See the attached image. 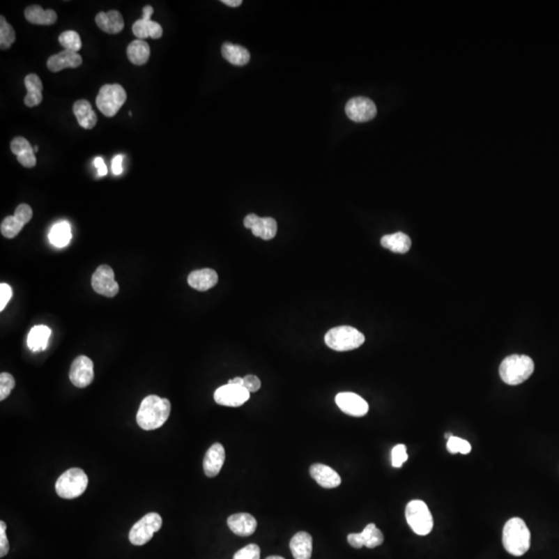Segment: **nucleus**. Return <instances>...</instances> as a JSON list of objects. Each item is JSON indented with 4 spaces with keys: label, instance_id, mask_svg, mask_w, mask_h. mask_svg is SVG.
Segmentation results:
<instances>
[{
    "label": "nucleus",
    "instance_id": "f257e3e1",
    "mask_svg": "<svg viewBox=\"0 0 559 559\" xmlns=\"http://www.w3.org/2000/svg\"><path fill=\"white\" fill-rule=\"evenodd\" d=\"M170 413L171 403L168 399L151 395L145 397L141 402L136 420L138 426L143 430H157L167 422Z\"/></svg>",
    "mask_w": 559,
    "mask_h": 559
},
{
    "label": "nucleus",
    "instance_id": "f03ea898",
    "mask_svg": "<svg viewBox=\"0 0 559 559\" xmlns=\"http://www.w3.org/2000/svg\"><path fill=\"white\" fill-rule=\"evenodd\" d=\"M530 531L521 518H512L503 530V544L511 556H522L530 548Z\"/></svg>",
    "mask_w": 559,
    "mask_h": 559
},
{
    "label": "nucleus",
    "instance_id": "7ed1b4c3",
    "mask_svg": "<svg viewBox=\"0 0 559 559\" xmlns=\"http://www.w3.org/2000/svg\"><path fill=\"white\" fill-rule=\"evenodd\" d=\"M535 371V362L529 356L514 354L503 360L499 367V375L503 383L518 385L526 381Z\"/></svg>",
    "mask_w": 559,
    "mask_h": 559
},
{
    "label": "nucleus",
    "instance_id": "20e7f679",
    "mask_svg": "<svg viewBox=\"0 0 559 559\" xmlns=\"http://www.w3.org/2000/svg\"><path fill=\"white\" fill-rule=\"evenodd\" d=\"M326 344L336 351H350L362 346L365 336L352 326H338L326 332L324 337Z\"/></svg>",
    "mask_w": 559,
    "mask_h": 559
},
{
    "label": "nucleus",
    "instance_id": "39448f33",
    "mask_svg": "<svg viewBox=\"0 0 559 559\" xmlns=\"http://www.w3.org/2000/svg\"><path fill=\"white\" fill-rule=\"evenodd\" d=\"M89 486V477L81 468H70L57 480L55 490L63 499H74L81 496Z\"/></svg>",
    "mask_w": 559,
    "mask_h": 559
},
{
    "label": "nucleus",
    "instance_id": "423d86ee",
    "mask_svg": "<svg viewBox=\"0 0 559 559\" xmlns=\"http://www.w3.org/2000/svg\"><path fill=\"white\" fill-rule=\"evenodd\" d=\"M405 517L407 523L417 535H427L432 531L434 525L433 516L424 501L419 499L411 501L405 510Z\"/></svg>",
    "mask_w": 559,
    "mask_h": 559
},
{
    "label": "nucleus",
    "instance_id": "0eeeda50",
    "mask_svg": "<svg viewBox=\"0 0 559 559\" xmlns=\"http://www.w3.org/2000/svg\"><path fill=\"white\" fill-rule=\"evenodd\" d=\"M127 101V93L121 85L107 84L100 89L97 107L107 117H113Z\"/></svg>",
    "mask_w": 559,
    "mask_h": 559
},
{
    "label": "nucleus",
    "instance_id": "6e6552de",
    "mask_svg": "<svg viewBox=\"0 0 559 559\" xmlns=\"http://www.w3.org/2000/svg\"><path fill=\"white\" fill-rule=\"evenodd\" d=\"M163 520L158 513H148L134 524L129 533L130 542L134 546H143L153 539V535L161 529Z\"/></svg>",
    "mask_w": 559,
    "mask_h": 559
},
{
    "label": "nucleus",
    "instance_id": "1a4fd4ad",
    "mask_svg": "<svg viewBox=\"0 0 559 559\" xmlns=\"http://www.w3.org/2000/svg\"><path fill=\"white\" fill-rule=\"evenodd\" d=\"M91 286L97 293L107 298H114L119 291V286L115 281L114 272L106 264L100 266L93 273Z\"/></svg>",
    "mask_w": 559,
    "mask_h": 559
},
{
    "label": "nucleus",
    "instance_id": "9d476101",
    "mask_svg": "<svg viewBox=\"0 0 559 559\" xmlns=\"http://www.w3.org/2000/svg\"><path fill=\"white\" fill-rule=\"evenodd\" d=\"M213 398L222 406L240 407L249 400L250 392L244 386L227 383L215 390Z\"/></svg>",
    "mask_w": 559,
    "mask_h": 559
},
{
    "label": "nucleus",
    "instance_id": "9b49d317",
    "mask_svg": "<svg viewBox=\"0 0 559 559\" xmlns=\"http://www.w3.org/2000/svg\"><path fill=\"white\" fill-rule=\"evenodd\" d=\"M95 378L93 362L91 358L80 355L75 358L70 366V381L76 388H84L91 385Z\"/></svg>",
    "mask_w": 559,
    "mask_h": 559
},
{
    "label": "nucleus",
    "instance_id": "f8f14e48",
    "mask_svg": "<svg viewBox=\"0 0 559 559\" xmlns=\"http://www.w3.org/2000/svg\"><path fill=\"white\" fill-rule=\"evenodd\" d=\"M347 116L355 123H365L374 118L377 113L376 106L372 100L368 98L356 97L347 103Z\"/></svg>",
    "mask_w": 559,
    "mask_h": 559
},
{
    "label": "nucleus",
    "instance_id": "ddd939ff",
    "mask_svg": "<svg viewBox=\"0 0 559 559\" xmlns=\"http://www.w3.org/2000/svg\"><path fill=\"white\" fill-rule=\"evenodd\" d=\"M347 541H349V545L355 549H360L364 546L369 549H373L383 543L385 537L381 529L377 528L376 525L370 523L365 527L362 533H350L347 537Z\"/></svg>",
    "mask_w": 559,
    "mask_h": 559
},
{
    "label": "nucleus",
    "instance_id": "4468645a",
    "mask_svg": "<svg viewBox=\"0 0 559 559\" xmlns=\"http://www.w3.org/2000/svg\"><path fill=\"white\" fill-rule=\"evenodd\" d=\"M244 225L252 230L254 236L264 240H273L278 231L276 220L273 217H259L254 213L245 217Z\"/></svg>",
    "mask_w": 559,
    "mask_h": 559
},
{
    "label": "nucleus",
    "instance_id": "2eb2a0df",
    "mask_svg": "<svg viewBox=\"0 0 559 559\" xmlns=\"http://www.w3.org/2000/svg\"><path fill=\"white\" fill-rule=\"evenodd\" d=\"M153 14V8L146 6L143 8V18L136 21L133 25V33L139 40H145L147 38H160L163 36V29L159 23L151 20V15Z\"/></svg>",
    "mask_w": 559,
    "mask_h": 559
},
{
    "label": "nucleus",
    "instance_id": "dca6fc26",
    "mask_svg": "<svg viewBox=\"0 0 559 559\" xmlns=\"http://www.w3.org/2000/svg\"><path fill=\"white\" fill-rule=\"evenodd\" d=\"M335 400L339 408L351 417H364L368 413V403L354 392H340L337 395Z\"/></svg>",
    "mask_w": 559,
    "mask_h": 559
},
{
    "label": "nucleus",
    "instance_id": "f3484780",
    "mask_svg": "<svg viewBox=\"0 0 559 559\" xmlns=\"http://www.w3.org/2000/svg\"><path fill=\"white\" fill-rule=\"evenodd\" d=\"M310 475L318 485L326 489H334L341 485V477L337 471L328 465L317 463L310 467Z\"/></svg>",
    "mask_w": 559,
    "mask_h": 559
},
{
    "label": "nucleus",
    "instance_id": "a211bd4d",
    "mask_svg": "<svg viewBox=\"0 0 559 559\" xmlns=\"http://www.w3.org/2000/svg\"><path fill=\"white\" fill-rule=\"evenodd\" d=\"M225 449L221 443H215L206 452L204 460V473L208 477H215L219 475L225 462Z\"/></svg>",
    "mask_w": 559,
    "mask_h": 559
},
{
    "label": "nucleus",
    "instance_id": "6ab92c4d",
    "mask_svg": "<svg viewBox=\"0 0 559 559\" xmlns=\"http://www.w3.org/2000/svg\"><path fill=\"white\" fill-rule=\"evenodd\" d=\"M82 65V57L78 53L63 50L59 54L53 55L47 61V67L53 72H61L65 69H75Z\"/></svg>",
    "mask_w": 559,
    "mask_h": 559
},
{
    "label": "nucleus",
    "instance_id": "aec40b11",
    "mask_svg": "<svg viewBox=\"0 0 559 559\" xmlns=\"http://www.w3.org/2000/svg\"><path fill=\"white\" fill-rule=\"evenodd\" d=\"M227 524L230 530L238 537H250L257 528V521L255 518L247 513H238L230 516Z\"/></svg>",
    "mask_w": 559,
    "mask_h": 559
},
{
    "label": "nucleus",
    "instance_id": "412c9836",
    "mask_svg": "<svg viewBox=\"0 0 559 559\" xmlns=\"http://www.w3.org/2000/svg\"><path fill=\"white\" fill-rule=\"evenodd\" d=\"M290 550L294 559H311L313 552V539L310 533L300 531L290 541Z\"/></svg>",
    "mask_w": 559,
    "mask_h": 559
},
{
    "label": "nucleus",
    "instance_id": "4be33fe9",
    "mask_svg": "<svg viewBox=\"0 0 559 559\" xmlns=\"http://www.w3.org/2000/svg\"><path fill=\"white\" fill-rule=\"evenodd\" d=\"M217 273L211 268H204V270H194L187 277V283L194 289L198 291H206L210 289L217 283Z\"/></svg>",
    "mask_w": 559,
    "mask_h": 559
},
{
    "label": "nucleus",
    "instance_id": "5701e85b",
    "mask_svg": "<svg viewBox=\"0 0 559 559\" xmlns=\"http://www.w3.org/2000/svg\"><path fill=\"white\" fill-rule=\"evenodd\" d=\"M95 23L100 29L107 33H110V35H116V33H121L125 27L123 16L117 10L99 13L95 17Z\"/></svg>",
    "mask_w": 559,
    "mask_h": 559
},
{
    "label": "nucleus",
    "instance_id": "b1692460",
    "mask_svg": "<svg viewBox=\"0 0 559 559\" xmlns=\"http://www.w3.org/2000/svg\"><path fill=\"white\" fill-rule=\"evenodd\" d=\"M75 116L79 125L85 130H91L97 125L98 117L95 111L93 110L89 102L85 100H79L72 107Z\"/></svg>",
    "mask_w": 559,
    "mask_h": 559
},
{
    "label": "nucleus",
    "instance_id": "393cba45",
    "mask_svg": "<svg viewBox=\"0 0 559 559\" xmlns=\"http://www.w3.org/2000/svg\"><path fill=\"white\" fill-rule=\"evenodd\" d=\"M222 55L228 63L238 66V67L247 65L251 59L249 51L245 47L231 44V43H225L222 46Z\"/></svg>",
    "mask_w": 559,
    "mask_h": 559
},
{
    "label": "nucleus",
    "instance_id": "a878e982",
    "mask_svg": "<svg viewBox=\"0 0 559 559\" xmlns=\"http://www.w3.org/2000/svg\"><path fill=\"white\" fill-rule=\"evenodd\" d=\"M24 83L27 89V95L24 99L25 105L27 107L40 105L43 101V83L40 77L36 74L27 75Z\"/></svg>",
    "mask_w": 559,
    "mask_h": 559
},
{
    "label": "nucleus",
    "instance_id": "bb28decb",
    "mask_svg": "<svg viewBox=\"0 0 559 559\" xmlns=\"http://www.w3.org/2000/svg\"><path fill=\"white\" fill-rule=\"evenodd\" d=\"M25 18L36 25H52L57 21L56 13L53 10H43L42 6H31L25 10Z\"/></svg>",
    "mask_w": 559,
    "mask_h": 559
},
{
    "label": "nucleus",
    "instance_id": "cd10ccee",
    "mask_svg": "<svg viewBox=\"0 0 559 559\" xmlns=\"http://www.w3.org/2000/svg\"><path fill=\"white\" fill-rule=\"evenodd\" d=\"M51 330L46 326H36L31 328L27 337V345L31 351H43L47 349Z\"/></svg>",
    "mask_w": 559,
    "mask_h": 559
},
{
    "label": "nucleus",
    "instance_id": "c85d7f7f",
    "mask_svg": "<svg viewBox=\"0 0 559 559\" xmlns=\"http://www.w3.org/2000/svg\"><path fill=\"white\" fill-rule=\"evenodd\" d=\"M381 245L394 253L405 254L411 250V240L407 234L397 232L381 238Z\"/></svg>",
    "mask_w": 559,
    "mask_h": 559
},
{
    "label": "nucleus",
    "instance_id": "c756f323",
    "mask_svg": "<svg viewBox=\"0 0 559 559\" xmlns=\"http://www.w3.org/2000/svg\"><path fill=\"white\" fill-rule=\"evenodd\" d=\"M127 55L133 65L143 66L148 61L151 48L145 40H136L128 46Z\"/></svg>",
    "mask_w": 559,
    "mask_h": 559
},
{
    "label": "nucleus",
    "instance_id": "7c9ffc66",
    "mask_svg": "<svg viewBox=\"0 0 559 559\" xmlns=\"http://www.w3.org/2000/svg\"><path fill=\"white\" fill-rule=\"evenodd\" d=\"M51 244L57 247H67L72 240V229L68 222H59L51 228L49 233Z\"/></svg>",
    "mask_w": 559,
    "mask_h": 559
},
{
    "label": "nucleus",
    "instance_id": "2f4dec72",
    "mask_svg": "<svg viewBox=\"0 0 559 559\" xmlns=\"http://www.w3.org/2000/svg\"><path fill=\"white\" fill-rule=\"evenodd\" d=\"M24 226V224L18 217H15V215H10V217H6L2 221L1 226H0V231H1V234L4 238H14L20 233Z\"/></svg>",
    "mask_w": 559,
    "mask_h": 559
},
{
    "label": "nucleus",
    "instance_id": "473e14b6",
    "mask_svg": "<svg viewBox=\"0 0 559 559\" xmlns=\"http://www.w3.org/2000/svg\"><path fill=\"white\" fill-rule=\"evenodd\" d=\"M0 48L8 50L16 40V33L3 16L0 17Z\"/></svg>",
    "mask_w": 559,
    "mask_h": 559
},
{
    "label": "nucleus",
    "instance_id": "72a5a7b5",
    "mask_svg": "<svg viewBox=\"0 0 559 559\" xmlns=\"http://www.w3.org/2000/svg\"><path fill=\"white\" fill-rule=\"evenodd\" d=\"M59 43L65 48V50L72 51V52L78 53L82 48L80 36L74 31H68L61 33L59 36Z\"/></svg>",
    "mask_w": 559,
    "mask_h": 559
},
{
    "label": "nucleus",
    "instance_id": "f704fd0d",
    "mask_svg": "<svg viewBox=\"0 0 559 559\" xmlns=\"http://www.w3.org/2000/svg\"><path fill=\"white\" fill-rule=\"evenodd\" d=\"M447 451L451 454H467L471 452V445L468 441L465 439L460 438V437L452 436L447 441Z\"/></svg>",
    "mask_w": 559,
    "mask_h": 559
},
{
    "label": "nucleus",
    "instance_id": "c9c22d12",
    "mask_svg": "<svg viewBox=\"0 0 559 559\" xmlns=\"http://www.w3.org/2000/svg\"><path fill=\"white\" fill-rule=\"evenodd\" d=\"M16 381L10 373L2 372L0 374V400L3 401L10 396V392L14 390Z\"/></svg>",
    "mask_w": 559,
    "mask_h": 559
},
{
    "label": "nucleus",
    "instance_id": "e433bc0d",
    "mask_svg": "<svg viewBox=\"0 0 559 559\" xmlns=\"http://www.w3.org/2000/svg\"><path fill=\"white\" fill-rule=\"evenodd\" d=\"M408 460L407 447L404 445H398L394 447L392 451V465L396 468H400Z\"/></svg>",
    "mask_w": 559,
    "mask_h": 559
},
{
    "label": "nucleus",
    "instance_id": "4c0bfd02",
    "mask_svg": "<svg viewBox=\"0 0 559 559\" xmlns=\"http://www.w3.org/2000/svg\"><path fill=\"white\" fill-rule=\"evenodd\" d=\"M233 559H260V548L256 544H250L234 554Z\"/></svg>",
    "mask_w": 559,
    "mask_h": 559
},
{
    "label": "nucleus",
    "instance_id": "58836bf2",
    "mask_svg": "<svg viewBox=\"0 0 559 559\" xmlns=\"http://www.w3.org/2000/svg\"><path fill=\"white\" fill-rule=\"evenodd\" d=\"M10 151H12L14 155L18 157V155H22V153H26V151H33V148L31 143L25 139V138L16 137L10 142Z\"/></svg>",
    "mask_w": 559,
    "mask_h": 559
},
{
    "label": "nucleus",
    "instance_id": "ea45409f",
    "mask_svg": "<svg viewBox=\"0 0 559 559\" xmlns=\"http://www.w3.org/2000/svg\"><path fill=\"white\" fill-rule=\"evenodd\" d=\"M13 296L12 288L8 284H0V311H3Z\"/></svg>",
    "mask_w": 559,
    "mask_h": 559
},
{
    "label": "nucleus",
    "instance_id": "a19ab883",
    "mask_svg": "<svg viewBox=\"0 0 559 559\" xmlns=\"http://www.w3.org/2000/svg\"><path fill=\"white\" fill-rule=\"evenodd\" d=\"M6 524L4 521L0 522V558H4L10 550V543L6 535Z\"/></svg>",
    "mask_w": 559,
    "mask_h": 559
},
{
    "label": "nucleus",
    "instance_id": "79ce46f5",
    "mask_svg": "<svg viewBox=\"0 0 559 559\" xmlns=\"http://www.w3.org/2000/svg\"><path fill=\"white\" fill-rule=\"evenodd\" d=\"M35 153V149H33V151H26V153H22V155H18L17 159H18L19 163L24 166V167L33 168L35 167L36 164Z\"/></svg>",
    "mask_w": 559,
    "mask_h": 559
},
{
    "label": "nucleus",
    "instance_id": "37998d69",
    "mask_svg": "<svg viewBox=\"0 0 559 559\" xmlns=\"http://www.w3.org/2000/svg\"><path fill=\"white\" fill-rule=\"evenodd\" d=\"M244 388L250 392H255L261 388V381L255 375H247L244 377Z\"/></svg>",
    "mask_w": 559,
    "mask_h": 559
},
{
    "label": "nucleus",
    "instance_id": "c03bdc74",
    "mask_svg": "<svg viewBox=\"0 0 559 559\" xmlns=\"http://www.w3.org/2000/svg\"><path fill=\"white\" fill-rule=\"evenodd\" d=\"M123 155H118L112 160V172L114 175L123 174Z\"/></svg>",
    "mask_w": 559,
    "mask_h": 559
},
{
    "label": "nucleus",
    "instance_id": "a18cd8bd",
    "mask_svg": "<svg viewBox=\"0 0 559 559\" xmlns=\"http://www.w3.org/2000/svg\"><path fill=\"white\" fill-rule=\"evenodd\" d=\"M93 164H95V167H97L98 175H99V176H105V175L108 174V171H107V166L101 157L95 158Z\"/></svg>",
    "mask_w": 559,
    "mask_h": 559
},
{
    "label": "nucleus",
    "instance_id": "49530a36",
    "mask_svg": "<svg viewBox=\"0 0 559 559\" xmlns=\"http://www.w3.org/2000/svg\"><path fill=\"white\" fill-rule=\"evenodd\" d=\"M226 6H231V8H238L240 4H243L242 0H222Z\"/></svg>",
    "mask_w": 559,
    "mask_h": 559
},
{
    "label": "nucleus",
    "instance_id": "de8ad7c7",
    "mask_svg": "<svg viewBox=\"0 0 559 559\" xmlns=\"http://www.w3.org/2000/svg\"><path fill=\"white\" fill-rule=\"evenodd\" d=\"M228 385L244 386V378H242V377H236V378L230 379V381H228Z\"/></svg>",
    "mask_w": 559,
    "mask_h": 559
},
{
    "label": "nucleus",
    "instance_id": "09e8293b",
    "mask_svg": "<svg viewBox=\"0 0 559 559\" xmlns=\"http://www.w3.org/2000/svg\"><path fill=\"white\" fill-rule=\"evenodd\" d=\"M266 559H285V558H282V556H268V558Z\"/></svg>",
    "mask_w": 559,
    "mask_h": 559
},
{
    "label": "nucleus",
    "instance_id": "8fccbe9b",
    "mask_svg": "<svg viewBox=\"0 0 559 559\" xmlns=\"http://www.w3.org/2000/svg\"><path fill=\"white\" fill-rule=\"evenodd\" d=\"M452 436H453V435H452L451 433H445V438L447 439V441H449V439L451 438Z\"/></svg>",
    "mask_w": 559,
    "mask_h": 559
},
{
    "label": "nucleus",
    "instance_id": "3c124183",
    "mask_svg": "<svg viewBox=\"0 0 559 559\" xmlns=\"http://www.w3.org/2000/svg\"><path fill=\"white\" fill-rule=\"evenodd\" d=\"M33 149H35V153H36V151H38V146L33 147Z\"/></svg>",
    "mask_w": 559,
    "mask_h": 559
}]
</instances>
